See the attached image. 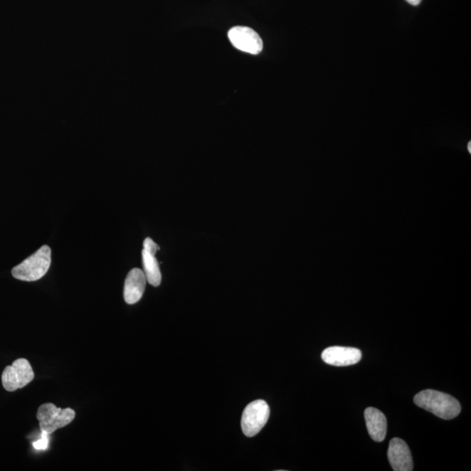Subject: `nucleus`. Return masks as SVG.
Returning <instances> with one entry per match:
<instances>
[{"instance_id":"3","label":"nucleus","mask_w":471,"mask_h":471,"mask_svg":"<svg viewBox=\"0 0 471 471\" xmlns=\"http://www.w3.org/2000/svg\"><path fill=\"white\" fill-rule=\"evenodd\" d=\"M75 417V411L73 409L57 408L53 403L41 405L37 412L41 430L48 435L68 425Z\"/></svg>"},{"instance_id":"11","label":"nucleus","mask_w":471,"mask_h":471,"mask_svg":"<svg viewBox=\"0 0 471 471\" xmlns=\"http://www.w3.org/2000/svg\"><path fill=\"white\" fill-rule=\"evenodd\" d=\"M365 419L369 434L374 441L382 442L387 434V419L379 409L368 408L365 411Z\"/></svg>"},{"instance_id":"8","label":"nucleus","mask_w":471,"mask_h":471,"mask_svg":"<svg viewBox=\"0 0 471 471\" xmlns=\"http://www.w3.org/2000/svg\"><path fill=\"white\" fill-rule=\"evenodd\" d=\"M388 457L390 465L395 471L413 470V459L408 444L400 438H393L389 443Z\"/></svg>"},{"instance_id":"7","label":"nucleus","mask_w":471,"mask_h":471,"mask_svg":"<svg viewBox=\"0 0 471 471\" xmlns=\"http://www.w3.org/2000/svg\"><path fill=\"white\" fill-rule=\"evenodd\" d=\"M160 249L152 238H147L144 242L142 250V265L147 281L153 287H159L162 282V274L159 264L156 258L157 250Z\"/></svg>"},{"instance_id":"10","label":"nucleus","mask_w":471,"mask_h":471,"mask_svg":"<svg viewBox=\"0 0 471 471\" xmlns=\"http://www.w3.org/2000/svg\"><path fill=\"white\" fill-rule=\"evenodd\" d=\"M146 276L141 269L134 268L127 274L125 285V300L127 304L138 302L144 295L146 287Z\"/></svg>"},{"instance_id":"13","label":"nucleus","mask_w":471,"mask_h":471,"mask_svg":"<svg viewBox=\"0 0 471 471\" xmlns=\"http://www.w3.org/2000/svg\"><path fill=\"white\" fill-rule=\"evenodd\" d=\"M407 1L412 6H418L422 0H407Z\"/></svg>"},{"instance_id":"5","label":"nucleus","mask_w":471,"mask_h":471,"mask_svg":"<svg viewBox=\"0 0 471 471\" xmlns=\"http://www.w3.org/2000/svg\"><path fill=\"white\" fill-rule=\"evenodd\" d=\"M34 379V373L30 363L26 359H18L11 366H6L2 374V384L6 391L14 392L26 387Z\"/></svg>"},{"instance_id":"9","label":"nucleus","mask_w":471,"mask_h":471,"mask_svg":"<svg viewBox=\"0 0 471 471\" xmlns=\"http://www.w3.org/2000/svg\"><path fill=\"white\" fill-rule=\"evenodd\" d=\"M322 357L327 364L346 366L356 364L361 360L362 354L354 347L331 346L323 351Z\"/></svg>"},{"instance_id":"6","label":"nucleus","mask_w":471,"mask_h":471,"mask_svg":"<svg viewBox=\"0 0 471 471\" xmlns=\"http://www.w3.org/2000/svg\"><path fill=\"white\" fill-rule=\"evenodd\" d=\"M231 44L242 52L258 55L263 49V41L254 30L245 26H235L228 33Z\"/></svg>"},{"instance_id":"4","label":"nucleus","mask_w":471,"mask_h":471,"mask_svg":"<svg viewBox=\"0 0 471 471\" xmlns=\"http://www.w3.org/2000/svg\"><path fill=\"white\" fill-rule=\"evenodd\" d=\"M269 416L270 408L264 400H257L249 403L243 412V433L248 438L258 435L268 422Z\"/></svg>"},{"instance_id":"1","label":"nucleus","mask_w":471,"mask_h":471,"mask_svg":"<svg viewBox=\"0 0 471 471\" xmlns=\"http://www.w3.org/2000/svg\"><path fill=\"white\" fill-rule=\"evenodd\" d=\"M416 406L425 409L443 420L455 418L461 412V405L453 396L433 389L423 390L414 398Z\"/></svg>"},{"instance_id":"12","label":"nucleus","mask_w":471,"mask_h":471,"mask_svg":"<svg viewBox=\"0 0 471 471\" xmlns=\"http://www.w3.org/2000/svg\"><path fill=\"white\" fill-rule=\"evenodd\" d=\"M43 433V435H42V438L41 440H38L36 443H33L34 448L37 450H46V448H48V436H46V433H44V432H42Z\"/></svg>"},{"instance_id":"2","label":"nucleus","mask_w":471,"mask_h":471,"mask_svg":"<svg viewBox=\"0 0 471 471\" xmlns=\"http://www.w3.org/2000/svg\"><path fill=\"white\" fill-rule=\"evenodd\" d=\"M51 254L50 247L43 245L21 264L15 266L11 274L15 279L22 281L33 282L41 280L48 273L51 265Z\"/></svg>"}]
</instances>
